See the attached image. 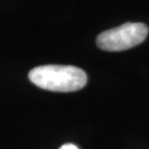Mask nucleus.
I'll use <instances>...</instances> for the list:
<instances>
[{
	"mask_svg": "<svg viewBox=\"0 0 149 149\" xmlns=\"http://www.w3.org/2000/svg\"><path fill=\"white\" fill-rule=\"evenodd\" d=\"M29 80L40 88L52 92H75L87 83L83 70L71 65H42L29 72Z\"/></svg>",
	"mask_w": 149,
	"mask_h": 149,
	"instance_id": "1",
	"label": "nucleus"
},
{
	"mask_svg": "<svg viewBox=\"0 0 149 149\" xmlns=\"http://www.w3.org/2000/svg\"><path fill=\"white\" fill-rule=\"evenodd\" d=\"M148 28L141 22H127L102 32L96 39L97 47L104 51L117 52L134 48L145 41Z\"/></svg>",
	"mask_w": 149,
	"mask_h": 149,
	"instance_id": "2",
	"label": "nucleus"
},
{
	"mask_svg": "<svg viewBox=\"0 0 149 149\" xmlns=\"http://www.w3.org/2000/svg\"><path fill=\"white\" fill-rule=\"evenodd\" d=\"M59 149H79V148H77V147H76L75 145H73V144H65Z\"/></svg>",
	"mask_w": 149,
	"mask_h": 149,
	"instance_id": "3",
	"label": "nucleus"
}]
</instances>
